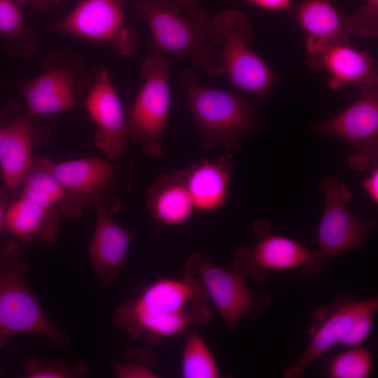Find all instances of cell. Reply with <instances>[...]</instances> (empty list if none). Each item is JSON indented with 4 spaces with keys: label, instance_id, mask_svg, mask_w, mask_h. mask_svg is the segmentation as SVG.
<instances>
[{
    "label": "cell",
    "instance_id": "cell-1",
    "mask_svg": "<svg viewBox=\"0 0 378 378\" xmlns=\"http://www.w3.org/2000/svg\"><path fill=\"white\" fill-rule=\"evenodd\" d=\"M213 315L203 288L184 273L180 279H158L121 303L115 311L114 323L132 339L155 344L192 326L207 324Z\"/></svg>",
    "mask_w": 378,
    "mask_h": 378
},
{
    "label": "cell",
    "instance_id": "cell-2",
    "mask_svg": "<svg viewBox=\"0 0 378 378\" xmlns=\"http://www.w3.org/2000/svg\"><path fill=\"white\" fill-rule=\"evenodd\" d=\"M135 15L146 20L152 35L150 51L188 59L211 76L225 74L210 40L211 18L200 6L179 0H130Z\"/></svg>",
    "mask_w": 378,
    "mask_h": 378
},
{
    "label": "cell",
    "instance_id": "cell-3",
    "mask_svg": "<svg viewBox=\"0 0 378 378\" xmlns=\"http://www.w3.org/2000/svg\"><path fill=\"white\" fill-rule=\"evenodd\" d=\"M177 81L183 89L205 149L220 145L227 151L236 152L242 146L241 138L259 129L255 102L232 91L199 84L190 69H183Z\"/></svg>",
    "mask_w": 378,
    "mask_h": 378
},
{
    "label": "cell",
    "instance_id": "cell-4",
    "mask_svg": "<svg viewBox=\"0 0 378 378\" xmlns=\"http://www.w3.org/2000/svg\"><path fill=\"white\" fill-rule=\"evenodd\" d=\"M29 265L20 258L17 241L0 250V346L15 335H38L59 345L70 339L50 321L30 290L26 279Z\"/></svg>",
    "mask_w": 378,
    "mask_h": 378
},
{
    "label": "cell",
    "instance_id": "cell-5",
    "mask_svg": "<svg viewBox=\"0 0 378 378\" xmlns=\"http://www.w3.org/2000/svg\"><path fill=\"white\" fill-rule=\"evenodd\" d=\"M42 68L41 74L29 80L0 81V90L15 88L22 94L31 116L55 114L74 106L93 83L83 58L67 49L48 52Z\"/></svg>",
    "mask_w": 378,
    "mask_h": 378
},
{
    "label": "cell",
    "instance_id": "cell-6",
    "mask_svg": "<svg viewBox=\"0 0 378 378\" xmlns=\"http://www.w3.org/2000/svg\"><path fill=\"white\" fill-rule=\"evenodd\" d=\"M252 36L251 24L240 11L227 10L211 18L210 40L225 74L239 90L264 98L272 91L274 74L249 46Z\"/></svg>",
    "mask_w": 378,
    "mask_h": 378
},
{
    "label": "cell",
    "instance_id": "cell-7",
    "mask_svg": "<svg viewBox=\"0 0 378 378\" xmlns=\"http://www.w3.org/2000/svg\"><path fill=\"white\" fill-rule=\"evenodd\" d=\"M378 298L347 300L318 309L309 330L310 341L297 362L285 370L283 377H300L304 370L336 344L359 346L369 336Z\"/></svg>",
    "mask_w": 378,
    "mask_h": 378
},
{
    "label": "cell",
    "instance_id": "cell-8",
    "mask_svg": "<svg viewBox=\"0 0 378 378\" xmlns=\"http://www.w3.org/2000/svg\"><path fill=\"white\" fill-rule=\"evenodd\" d=\"M170 57L150 51L140 67L144 83L127 120L129 137L148 156L163 155V132L170 106Z\"/></svg>",
    "mask_w": 378,
    "mask_h": 378
},
{
    "label": "cell",
    "instance_id": "cell-9",
    "mask_svg": "<svg viewBox=\"0 0 378 378\" xmlns=\"http://www.w3.org/2000/svg\"><path fill=\"white\" fill-rule=\"evenodd\" d=\"M255 242L235 251L233 270L245 277L264 280L272 271L300 269L306 276L318 275L327 263L318 250L271 232L268 221L260 219L251 227Z\"/></svg>",
    "mask_w": 378,
    "mask_h": 378
},
{
    "label": "cell",
    "instance_id": "cell-10",
    "mask_svg": "<svg viewBox=\"0 0 378 378\" xmlns=\"http://www.w3.org/2000/svg\"><path fill=\"white\" fill-rule=\"evenodd\" d=\"M183 272L198 281L230 327L244 318L257 319L270 303L268 295L250 288L246 277L215 265L201 253L190 254Z\"/></svg>",
    "mask_w": 378,
    "mask_h": 378
},
{
    "label": "cell",
    "instance_id": "cell-11",
    "mask_svg": "<svg viewBox=\"0 0 378 378\" xmlns=\"http://www.w3.org/2000/svg\"><path fill=\"white\" fill-rule=\"evenodd\" d=\"M125 0H83L62 19L46 26L51 32L111 46L119 55L132 53L136 29L125 22Z\"/></svg>",
    "mask_w": 378,
    "mask_h": 378
},
{
    "label": "cell",
    "instance_id": "cell-12",
    "mask_svg": "<svg viewBox=\"0 0 378 378\" xmlns=\"http://www.w3.org/2000/svg\"><path fill=\"white\" fill-rule=\"evenodd\" d=\"M360 87V97L354 103L311 127L315 132L347 142L354 149L348 164L358 172L374 167L378 160V85L366 83Z\"/></svg>",
    "mask_w": 378,
    "mask_h": 378
},
{
    "label": "cell",
    "instance_id": "cell-13",
    "mask_svg": "<svg viewBox=\"0 0 378 378\" xmlns=\"http://www.w3.org/2000/svg\"><path fill=\"white\" fill-rule=\"evenodd\" d=\"M319 188L324 196V209L318 230V250L327 262L363 245L377 221L374 218L360 220L349 211L346 204L353 195L340 178H325L320 181Z\"/></svg>",
    "mask_w": 378,
    "mask_h": 378
},
{
    "label": "cell",
    "instance_id": "cell-14",
    "mask_svg": "<svg viewBox=\"0 0 378 378\" xmlns=\"http://www.w3.org/2000/svg\"><path fill=\"white\" fill-rule=\"evenodd\" d=\"M85 104L97 125L94 144L108 158H118L123 154L130 139L122 104L106 69L94 68Z\"/></svg>",
    "mask_w": 378,
    "mask_h": 378
},
{
    "label": "cell",
    "instance_id": "cell-15",
    "mask_svg": "<svg viewBox=\"0 0 378 378\" xmlns=\"http://www.w3.org/2000/svg\"><path fill=\"white\" fill-rule=\"evenodd\" d=\"M307 60L314 70L323 69L330 76L328 87L339 89L349 85L378 83L374 59L365 52L352 47L349 40L307 39Z\"/></svg>",
    "mask_w": 378,
    "mask_h": 378
},
{
    "label": "cell",
    "instance_id": "cell-16",
    "mask_svg": "<svg viewBox=\"0 0 378 378\" xmlns=\"http://www.w3.org/2000/svg\"><path fill=\"white\" fill-rule=\"evenodd\" d=\"M50 168L66 192L68 218L77 217L85 206L99 203L115 176V167L99 158L52 162Z\"/></svg>",
    "mask_w": 378,
    "mask_h": 378
},
{
    "label": "cell",
    "instance_id": "cell-17",
    "mask_svg": "<svg viewBox=\"0 0 378 378\" xmlns=\"http://www.w3.org/2000/svg\"><path fill=\"white\" fill-rule=\"evenodd\" d=\"M25 106L12 103L0 116V173L6 190L16 193L32 160L34 123Z\"/></svg>",
    "mask_w": 378,
    "mask_h": 378
},
{
    "label": "cell",
    "instance_id": "cell-18",
    "mask_svg": "<svg viewBox=\"0 0 378 378\" xmlns=\"http://www.w3.org/2000/svg\"><path fill=\"white\" fill-rule=\"evenodd\" d=\"M111 214L102 205L97 206L94 232L88 249L96 283L101 288L109 286L125 268L130 243L139 233L125 229Z\"/></svg>",
    "mask_w": 378,
    "mask_h": 378
},
{
    "label": "cell",
    "instance_id": "cell-19",
    "mask_svg": "<svg viewBox=\"0 0 378 378\" xmlns=\"http://www.w3.org/2000/svg\"><path fill=\"white\" fill-rule=\"evenodd\" d=\"M234 167L233 157L228 154L216 160L203 158L185 169L195 209L216 212L225 205Z\"/></svg>",
    "mask_w": 378,
    "mask_h": 378
},
{
    "label": "cell",
    "instance_id": "cell-20",
    "mask_svg": "<svg viewBox=\"0 0 378 378\" xmlns=\"http://www.w3.org/2000/svg\"><path fill=\"white\" fill-rule=\"evenodd\" d=\"M146 206L150 216L169 225L186 223L195 210L185 169L160 175L146 192Z\"/></svg>",
    "mask_w": 378,
    "mask_h": 378
},
{
    "label": "cell",
    "instance_id": "cell-21",
    "mask_svg": "<svg viewBox=\"0 0 378 378\" xmlns=\"http://www.w3.org/2000/svg\"><path fill=\"white\" fill-rule=\"evenodd\" d=\"M4 229L24 243L34 239L46 244L54 243L59 219L54 207L43 206L20 194L8 204Z\"/></svg>",
    "mask_w": 378,
    "mask_h": 378
},
{
    "label": "cell",
    "instance_id": "cell-22",
    "mask_svg": "<svg viewBox=\"0 0 378 378\" xmlns=\"http://www.w3.org/2000/svg\"><path fill=\"white\" fill-rule=\"evenodd\" d=\"M295 18L314 41H345L353 34L351 16L342 12L337 0H300Z\"/></svg>",
    "mask_w": 378,
    "mask_h": 378
},
{
    "label": "cell",
    "instance_id": "cell-23",
    "mask_svg": "<svg viewBox=\"0 0 378 378\" xmlns=\"http://www.w3.org/2000/svg\"><path fill=\"white\" fill-rule=\"evenodd\" d=\"M52 162L44 157L34 158L23 178L20 194L46 207L56 206L61 213L66 216V194L51 171Z\"/></svg>",
    "mask_w": 378,
    "mask_h": 378
},
{
    "label": "cell",
    "instance_id": "cell-24",
    "mask_svg": "<svg viewBox=\"0 0 378 378\" xmlns=\"http://www.w3.org/2000/svg\"><path fill=\"white\" fill-rule=\"evenodd\" d=\"M0 34L8 56L25 59L34 52L38 34L27 25L14 0H0Z\"/></svg>",
    "mask_w": 378,
    "mask_h": 378
},
{
    "label": "cell",
    "instance_id": "cell-25",
    "mask_svg": "<svg viewBox=\"0 0 378 378\" xmlns=\"http://www.w3.org/2000/svg\"><path fill=\"white\" fill-rule=\"evenodd\" d=\"M183 378H218L216 359L202 337L191 332L184 344L181 363Z\"/></svg>",
    "mask_w": 378,
    "mask_h": 378
},
{
    "label": "cell",
    "instance_id": "cell-26",
    "mask_svg": "<svg viewBox=\"0 0 378 378\" xmlns=\"http://www.w3.org/2000/svg\"><path fill=\"white\" fill-rule=\"evenodd\" d=\"M372 363V354L368 348L352 346L332 358L328 374L331 378H366L370 375Z\"/></svg>",
    "mask_w": 378,
    "mask_h": 378
},
{
    "label": "cell",
    "instance_id": "cell-27",
    "mask_svg": "<svg viewBox=\"0 0 378 378\" xmlns=\"http://www.w3.org/2000/svg\"><path fill=\"white\" fill-rule=\"evenodd\" d=\"M86 363L77 362L67 365L62 360H46L39 358H30L26 363L24 377L27 378H80L88 372Z\"/></svg>",
    "mask_w": 378,
    "mask_h": 378
},
{
    "label": "cell",
    "instance_id": "cell-28",
    "mask_svg": "<svg viewBox=\"0 0 378 378\" xmlns=\"http://www.w3.org/2000/svg\"><path fill=\"white\" fill-rule=\"evenodd\" d=\"M129 361L114 363L113 370L119 378H155L156 373L153 370L155 358L151 351L146 349H134L126 353Z\"/></svg>",
    "mask_w": 378,
    "mask_h": 378
},
{
    "label": "cell",
    "instance_id": "cell-29",
    "mask_svg": "<svg viewBox=\"0 0 378 378\" xmlns=\"http://www.w3.org/2000/svg\"><path fill=\"white\" fill-rule=\"evenodd\" d=\"M353 34L370 38L378 33V0H365V5L351 16Z\"/></svg>",
    "mask_w": 378,
    "mask_h": 378
},
{
    "label": "cell",
    "instance_id": "cell-30",
    "mask_svg": "<svg viewBox=\"0 0 378 378\" xmlns=\"http://www.w3.org/2000/svg\"><path fill=\"white\" fill-rule=\"evenodd\" d=\"M363 188L374 204H378V167L377 165L371 169L370 173L364 180L363 183Z\"/></svg>",
    "mask_w": 378,
    "mask_h": 378
},
{
    "label": "cell",
    "instance_id": "cell-31",
    "mask_svg": "<svg viewBox=\"0 0 378 378\" xmlns=\"http://www.w3.org/2000/svg\"><path fill=\"white\" fill-rule=\"evenodd\" d=\"M268 10H285L290 7L292 0H244Z\"/></svg>",
    "mask_w": 378,
    "mask_h": 378
},
{
    "label": "cell",
    "instance_id": "cell-32",
    "mask_svg": "<svg viewBox=\"0 0 378 378\" xmlns=\"http://www.w3.org/2000/svg\"><path fill=\"white\" fill-rule=\"evenodd\" d=\"M20 3H30L36 9L39 10H46L56 6L59 0H16Z\"/></svg>",
    "mask_w": 378,
    "mask_h": 378
},
{
    "label": "cell",
    "instance_id": "cell-33",
    "mask_svg": "<svg viewBox=\"0 0 378 378\" xmlns=\"http://www.w3.org/2000/svg\"><path fill=\"white\" fill-rule=\"evenodd\" d=\"M8 204L6 198L0 195V235L4 229L5 214Z\"/></svg>",
    "mask_w": 378,
    "mask_h": 378
},
{
    "label": "cell",
    "instance_id": "cell-34",
    "mask_svg": "<svg viewBox=\"0 0 378 378\" xmlns=\"http://www.w3.org/2000/svg\"><path fill=\"white\" fill-rule=\"evenodd\" d=\"M186 7L191 8L196 6L199 0H179Z\"/></svg>",
    "mask_w": 378,
    "mask_h": 378
},
{
    "label": "cell",
    "instance_id": "cell-35",
    "mask_svg": "<svg viewBox=\"0 0 378 378\" xmlns=\"http://www.w3.org/2000/svg\"><path fill=\"white\" fill-rule=\"evenodd\" d=\"M1 139H2V134H1V131L0 130V148H1Z\"/></svg>",
    "mask_w": 378,
    "mask_h": 378
},
{
    "label": "cell",
    "instance_id": "cell-36",
    "mask_svg": "<svg viewBox=\"0 0 378 378\" xmlns=\"http://www.w3.org/2000/svg\"><path fill=\"white\" fill-rule=\"evenodd\" d=\"M3 373V371L1 370V369L0 368V374H2Z\"/></svg>",
    "mask_w": 378,
    "mask_h": 378
},
{
    "label": "cell",
    "instance_id": "cell-37",
    "mask_svg": "<svg viewBox=\"0 0 378 378\" xmlns=\"http://www.w3.org/2000/svg\"><path fill=\"white\" fill-rule=\"evenodd\" d=\"M0 250H1V247H0Z\"/></svg>",
    "mask_w": 378,
    "mask_h": 378
},
{
    "label": "cell",
    "instance_id": "cell-38",
    "mask_svg": "<svg viewBox=\"0 0 378 378\" xmlns=\"http://www.w3.org/2000/svg\"><path fill=\"white\" fill-rule=\"evenodd\" d=\"M0 116H1V115H0Z\"/></svg>",
    "mask_w": 378,
    "mask_h": 378
}]
</instances>
